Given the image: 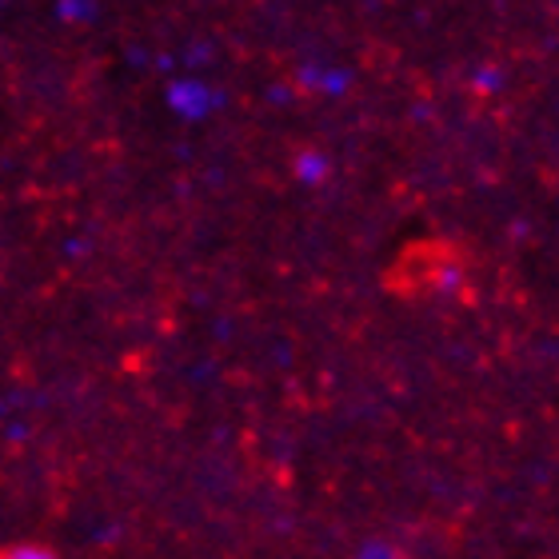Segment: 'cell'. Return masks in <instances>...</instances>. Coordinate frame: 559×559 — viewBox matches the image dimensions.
I'll use <instances>...</instances> for the list:
<instances>
[{"mask_svg": "<svg viewBox=\"0 0 559 559\" xmlns=\"http://www.w3.org/2000/svg\"><path fill=\"white\" fill-rule=\"evenodd\" d=\"M0 559H60L52 548L45 544H9V548H0Z\"/></svg>", "mask_w": 559, "mask_h": 559, "instance_id": "1", "label": "cell"}]
</instances>
